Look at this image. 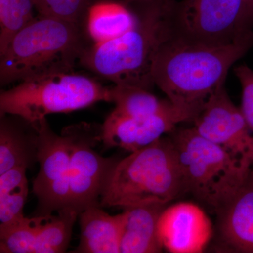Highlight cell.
Wrapping results in <instances>:
<instances>
[{"mask_svg":"<svg viewBox=\"0 0 253 253\" xmlns=\"http://www.w3.org/2000/svg\"><path fill=\"white\" fill-rule=\"evenodd\" d=\"M253 46V31L222 46L191 44L174 35L155 60V85L193 121L209 98L224 86L232 65Z\"/></svg>","mask_w":253,"mask_h":253,"instance_id":"6da1fadb","label":"cell"},{"mask_svg":"<svg viewBox=\"0 0 253 253\" xmlns=\"http://www.w3.org/2000/svg\"><path fill=\"white\" fill-rule=\"evenodd\" d=\"M134 27L113 41L85 47L80 63L113 84L149 90L158 53L174 35L175 1L144 2Z\"/></svg>","mask_w":253,"mask_h":253,"instance_id":"7a4b0ae2","label":"cell"},{"mask_svg":"<svg viewBox=\"0 0 253 253\" xmlns=\"http://www.w3.org/2000/svg\"><path fill=\"white\" fill-rule=\"evenodd\" d=\"M186 193L172 139L163 136L116 161L105 181L100 206L125 209L149 204L168 205Z\"/></svg>","mask_w":253,"mask_h":253,"instance_id":"3957f363","label":"cell"},{"mask_svg":"<svg viewBox=\"0 0 253 253\" xmlns=\"http://www.w3.org/2000/svg\"><path fill=\"white\" fill-rule=\"evenodd\" d=\"M84 49L81 25L38 15L0 53L1 85L73 71Z\"/></svg>","mask_w":253,"mask_h":253,"instance_id":"277c9868","label":"cell"},{"mask_svg":"<svg viewBox=\"0 0 253 253\" xmlns=\"http://www.w3.org/2000/svg\"><path fill=\"white\" fill-rule=\"evenodd\" d=\"M173 131L171 139L184 176L186 193L214 210L246 181L253 163L243 161L208 140L194 126Z\"/></svg>","mask_w":253,"mask_h":253,"instance_id":"5b68a950","label":"cell"},{"mask_svg":"<svg viewBox=\"0 0 253 253\" xmlns=\"http://www.w3.org/2000/svg\"><path fill=\"white\" fill-rule=\"evenodd\" d=\"M99 101L111 102L110 87L73 71L51 73L1 91L0 116L15 115L35 123L48 115L78 111Z\"/></svg>","mask_w":253,"mask_h":253,"instance_id":"8992f818","label":"cell"},{"mask_svg":"<svg viewBox=\"0 0 253 253\" xmlns=\"http://www.w3.org/2000/svg\"><path fill=\"white\" fill-rule=\"evenodd\" d=\"M174 36L186 42L222 46L244 38L242 0H182L174 9Z\"/></svg>","mask_w":253,"mask_h":253,"instance_id":"52a82bcc","label":"cell"},{"mask_svg":"<svg viewBox=\"0 0 253 253\" xmlns=\"http://www.w3.org/2000/svg\"><path fill=\"white\" fill-rule=\"evenodd\" d=\"M39 134L38 162L40 170L33 181V192L38 199L36 216L49 215L68 207L70 168L73 154L69 126L61 135L52 131L46 118L35 123Z\"/></svg>","mask_w":253,"mask_h":253,"instance_id":"ba28073f","label":"cell"},{"mask_svg":"<svg viewBox=\"0 0 253 253\" xmlns=\"http://www.w3.org/2000/svg\"><path fill=\"white\" fill-rule=\"evenodd\" d=\"M68 126L72 134L73 154L67 208L80 214L86 208L100 206L105 181L118 160L102 157L94 150L102 141V126L83 122Z\"/></svg>","mask_w":253,"mask_h":253,"instance_id":"9c48e42d","label":"cell"},{"mask_svg":"<svg viewBox=\"0 0 253 253\" xmlns=\"http://www.w3.org/2000/svg\"><path fill=\"white\" fill-rule=\"evenodd\" d=\"M192 123L196 131L208 140L243 161L253 163V134L224 86L209 98Z\"/></svg>","mask_w":253,"mask_h":253,"instance_id":"30bf717a","label":"cell"},{"mask_svg":"<svg viewBox=\"0 0 253 253\" xmlns=\"http://www.w3.org/2000/svg\"><path fill=\"white\" fill-rule=\"evenodd\" d=\"M186 122H192V118L174 105L147 117H128L113 111L101 126V142L107 148H121L134 152L172 132L178 125Z\"/></svg>","mask_w":253,"mask_h":253,"instance_id":"8fae6325","label":"cell"},{"mask_svg":"<svg viewBox=\"0 0 253 253\" xmlns=\"http://www.w3.org/2000/svg\"><path fill=\"white\" fill-rule=\"evenodd\" d=\"M158 235L163 249L172 253H201L214 234L211 218L191 202L167 206L158 221Z\"/></svg>","mask_w":253,"mask_h":253,"instance_id":"7c38bea8","label":"cell"},{"mask_svg":"<svg viewBox=\"0 0 253 253\" xmlns=\"http://www.w3.org/2000/svg\"><path fill=\"white\" fill-rule=\"evenodd\" d=\"M218 231L224 244L253 253V166L246 181L214 208Z\"/></svg>","mask_w":253,"mask_h":253,"instance_id":"4fadbf2b","label":"cell"},{"mask_svg":"<svg viewBox=\"0 0 253 253\" xmlns=\"http://www.w3.org/2000/svg\"><path fill=\"white\" fill-rule=\"evenodd\" d=\"M38 138L35 123L15 115H1L0 174L14 168L34 166L38 162Z\"/></svg>","mask_w":253,"mask_h":253,"instance_id":"5bb4252c","label":"cell"},{"mask_svg":"<svg viewBox=\"0 0 253 253\" xmlns=\"http://www.w3.org/2000/svg\"><path fill=\"white\" fill-rule=\"evenodd\" d=\"M167 205L149 204L125 208L126 217L120 253H156L163 247L158 235V221Z\"/></svg>","mask_w":253,"mask_h":253,"instance_id":"9a60e30c","label":"cell"},{"mask_svg":"<svg viewBox=\"0 0 253 253\" xmlns=\"http://www.w3.org/2000/svg\"><path fill=\"white\" fill-rule=\"evenodd\" d=\"M81 241L75 253H120L126 212L110 215L101 206L88 208L80 213Z\"/></svg>","mask_w":253,"mask_h":253,"instance_id":"2e32d148","label":"cell"},{"mask_svg":"<svg viewBox=\"0 0 253 253\" xmlns=\"http://www.w3.org/2000/svg\"><path fill=\"white\" fill-rule=\"evenodd\" d=\"M86 30L94 44L119 38L134 27L137 14L127 6L112 0L91 4L86 11Z\"/></svg>","mask_w":253,"mask_h":253,"instance_id":"e0dca14e","label":"cell"},{"mask_svg":"<svg viewBox=\"0 0 253 253\" xmlns=\"http://www.w3.org/2000/svg\"><path fill=\"white\" fill-rule=\"evenodd\" d=\"M56 212V215H42L33 253H61L67 250L79 213L69 208Z\"/></svg>","mask_w":253,"mask_h":253,"instance_id":"ac0fdd59","label":"cell"},{"mask_svg":"<svg viewBox=\"0 0 253 253\" xmlns=\"http://www.w3.org/2000/svg\"><path fill=\"white\" fill-rule=\"evenodd\" d=\"M114 112L128 117H147L172 107L169 99L161 100L149 90L137 86L113 84L110 86Z\"/></svg>","mask_w":253,"mask_h":253,"instance_id":"d6986e66","label":"cell"},{"mask_svg":"<svg viewBox=\"0 0 253 253\" xmlns=\"http://www.w3.org/2000/svg\"><path fill=\"white\" fill-rule=\"evenodd\" d=\"M26 168H16L0 174V227L21 220L28 194Z\"/></svg>","mask_w":253,"mask_h":253,"instance_id":"ffe728a7","label":"cell"},{"mask_svg":"<svg viewBox=\"0 0 253 253\" xmlns=\"http://www.w3.org/2000/svg\"><path fill=\"white\" fill-rule=\"evenodd\" d=\"M35 0H0V53L37 16Z\"/></svg>","mask_w":253,"mask_h":253,"instance_id":"44dd1931","label":"cell"},{"mask_svg":"<svg viewBox=\"0 0 253 253\" xmlns=\"http://www.w3.org/2000/svg\"><path fill=\"white\" fill-rule=\"evenodd\" d=\"M38 15L81 25L91 0H35Z\"/></svg>","mask_w":253,"mask_h":253,"instance_id":"7402d4cb","label":"cell"},{"mask_svg":"<svg viewBox=\"0 0 253 253\" xmlns=\"http://www.w3.org/2000/svg\"><path fill=\"white\" fill-rule=\"evenodd\" d=\"M234 72L242 87L241 111L253 134V71L246 65H241Z\"/></svg>","mask_w":253,"mask_h":253,"instance_id":"603a6c76","label":"cell"},{"mask_svg":"<svg viewBox=\"0 0 253 253\" xmlns=\"http://www.w3.org/2000/svg\"><path fill=\"white\" fill-rule=\"evenodd\" d=\"M244 24L248 31H253V0H242Z\"/></svg>","mask_w":253,"mask_h":253,"instance_id":"cb8c5ba5","label":"cell"},{"mask_svg":"<svg viewBox=\"0 0 253 253\" xmlns=\"http://www.w3.org/2000/svg\"><path fill=\"white\" fill-rule=\"evenodd\" d=\"M127 1H130V2H149V1H156V0H126Z\"/></svg>","mask_w":253,"mask_h":253,"instance_id":"d4e9b609","label":"cell"}]
</instances>
